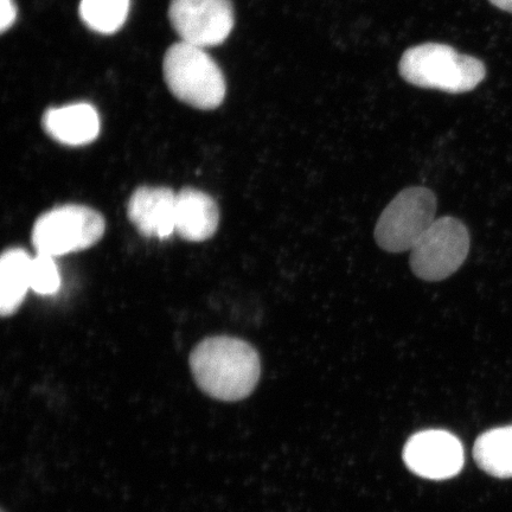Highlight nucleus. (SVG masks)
<instances>
[{"instance_id":"f257e3e1","label":"nucleus","mask_w":512,"mask_h":512,"mask_svg":"<svg viewBox=\"0 0 512 512\" xmlns=\"http://www.w3.org/2000/svg\"><path fill=\"white\" fill-rule=\"evenodd\" d=\"M190 368L202 392L228 402L251 395L261 374L258 351L229 336L204 339L191 352Z\"/></svg>"},{"instance_id":"f03ea898","label":"nucleus","mask_w":512,"mask_h":512,"mask_svg":"<svg viewBox=\"0 0 512 512\" xmlns=\"http://www.w3.org/2000/svg\"><path fill=\"white\" fill-rule=\"evenodd\" d=\"M400 74L416 87L460 94L473 91L485 79L486 70L475 57L446 44L426 43L403 54Z\"/></svg>"},{"instance_id":"7ed1b4c3","label":"nucleus","mask_w":512,"mask_h":512,"mask_svg":"<svg viewBox=\"0 0 512 512\" xmlns=\"http://www.w3.org/2000/svg\"><path fill=\"white\" fill-rule=\"evenodd\" d=\"M163 73L171 93L197 110H214L226 96L222 70L194 44L181 41L171 46L164 56Z\"/></svg>"},{"instance_id":"20e7f679","label":"nucleus","mask_w":512,"mask_h":512,"mask_svg":"<svg viewBox=\"0 0 512 512\" xmlns=\"http://www.w3.org/2000/svg\"><path fill=\"white\" fill-rule=\"evenodd\" d=\"M106 221L98 210L64 204L38 217L31 241L37 253L62 256L86 251L104 236Z\"/></svg>"},{"instance_id":"39448f33","label":"nucleus","mask_w":512,"mask_h":512,"mask_svg":"<svg viewBox=\"0 0 512 512\" xmlns=\"http://www.w3.org/2000/svg\"><path fill=\"white\" fill-rule=\"evenodd\" d=\"M437 196L425 187H411L399 192L382 211L376 223L375 240L383 251H412L437 214Z\"/></svg>"},{"instance_id":"423d86ee","label":"nucleus","mask_w":512,"mask_h":512,"mask_svg":"<svg viewBox=\"0 0 512 512\" xmlns=\"http://www.w3.org/2000/svg\"><path fill=\"white\" fill-rule=\"evenodd\" d=\"M469 252V230L462 221L446 216L435 220L415 243L409 264L416 277L434 283L456 273Z\"/></svg>"},{"instance_id":"0eeeda50","label":"nucleus","mask_w":512,"mask_h":512,"mask_svg":"<svg viewBox=\"0 0 512 512\" xmlns=\"http://www.w3.org/2000/svg\"><path fill=\"white\" fill-rule=\"evenodd\" d=\"M169 17L182 42L201 48L226 41L235 22L230 0H171Z\"/></svg>"},{"instance_id":"6e6552de","label":"nucleus","mask_w":512,"mask_h":512,"mask_svg":"<svg viewBox=\"0 0 512 512\" xmlns=\"http://www.w3.org/2000/svg\"><path fill=\"white\" fill-rule=\"evenodd\" d=\"M409 470L420 477L444 480L462 471L465 454L462 443L446 431H424L413 435L403 451Z\"/></svg>"},{"instance_id":"1a4fd4ad","label":"nucleus","mask_w":512,"mask_h":512,"mask_svg":"<svg viewBox=\"0 0 512 512\" xmlns=\"http://www.w3.org/2000/svg\"><path fill=\"white\" fill-rule=\"evenodd\" d=\"M177 194L165 187H140L128 201V219L146 238L168 239L176 233Z\"/></svg>"},{"instance_id":"9d476101","label":"nucleus","mask_w":512,"mask_h":512,"mask_svg":"<svg viewBox=\"0 0 512 512\" xmlns=\"http://www.w3.org/2000/svg\"><path fill=\"white\" fill-rule=\"evenodd\" d=\"M220 210L214 198L201 190L185 188L176 201V233L189 242L207 241L216 233Z\"/></svg>"},{"instance_id":"9b49d317","label":"nucleus","mask_w":512,"mask_h":512,"mask_svg":"<svg viewBox=\"0 0 512 512\" xmlns=\"http://www.w3.org/2000/svg\"><path fill=\"white\" fill-rule=\"evenodd\" d=\"M42 125L50 138L67 146L91 144L100 133L99 114L89 104L50 108Z\"/></svg>"},{"instance_id":"f8f14e48","label":"nucleus","mask_w":512,"mask_h":512,"mask_svg":"<svg viewBox=\"0 0 512 512\" xmlns=\"http://www.w3.org/2000/svg\"><path fill=\"white\" fill-rule=\"evenodd\" d=\"M30 255L23 248H10L0 259V313L10 317L21 307L30 287Z\"/></svg>"},{"instance_id":"ddd939ff","label":"nucleus","mask_w":512,"mask_h":512,"mask_svg":"<svg viewBox=\"0 0 512 512\" xmlns=\"http://www.w3.org/2000/svg\"><path fill=\"white\" fill-rule=\"evenodd\" d=\"M473 457L488 475L512 478V425L492 428L480 435L473 447Z\"/></svg>"},{"instance_id":"4468645a","label":"nucleus","mask_w":512,"mask_h":512,"mask_svg":"<svg viewBox=\"0 0 512 512\" xmlns=\"http://www.w3.org/2000/svg\"><path fill=\"white\" fill-rule=\"evenodd\" d=\"M131 0H81L80 16L89 29L111 35L126 22Z\"/></svg>"},{"instance_id":"2eb2a0df","label":"nucleus","mask_w":512,"mask_h":512,"mask_svg":"<svg viewBox=\"0 0 512 512\" xmlns=\"http://www.w3.org/2000/svg\"><path fill=\"white\" fill-rule=\"evenodd\" d=\"M31 290L40 296H53L59 292L61 277L54 256L37 253L31 261L30 268Z\"/></svg>"},{"instance_id":"dca6fc26","label":"nucleus","mask_w":512,"mask_h":512,"mask_svg":"<svg viewBox=\"0 0 512 512\" xmlns=\"http://www.w3.org/2000/svg\"><path fill=\"white\" fill-rule=\"evenodd\" d=\"M0 9H2V18H0V29L2 32L10 29L16 22L17 6L14 0H0Z\"/></svg>"},{"instance_id":"f3484780","label":"nucleus","mask_w":512,"mask_h":512,"mask_svg":"<svg viewBox=\"0 0 512 512\" xmlns=\"http://www.w3.org/2000/svg\"><path fill=\"white\" fill-rule=\"evenodd\" d=\"M490 2L497 6L498 9L511 12L512 14V0H490Z\"/></svg>"}]
</instances>
